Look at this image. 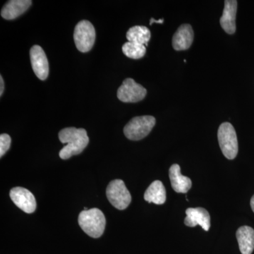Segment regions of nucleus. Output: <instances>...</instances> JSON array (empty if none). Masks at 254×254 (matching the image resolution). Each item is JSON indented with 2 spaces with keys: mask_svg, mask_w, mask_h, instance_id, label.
<instances>
[{
  "mask_svg": "<svg viewBox=\"0 0 254 254\" xmlns=\"http://www.w3.org/2000/svg\"><path fill=\"white\" fill-rule=\"evenodd\" d=\"M10 198L18 208L26 213H33L36 209V200L30 190L23 187L11 189Z\"/></svg>",
  "mask_w": 254,
  "mask_h": 254,
  "instance_id": "8",
  "label": "nucleus"
},
{
  "mask_svg": "<svg viewBox=\"0 0 254 254\" xmlns=\"http://www.w3.org/2000/svg\"><path fill=\"white\" fill-rule=\"evenodd\" d=\"M31 0H11L7 1L1 11V17L13 20L26 12L31 6Z\"/></svg>",
  "mask_w": 254,
  "mask_h": 254,
  "instance_id": "13",
  "label": "nucleus"
},
{
  "mask_svg": "<svg viewBox=\"0 0 254 254\" xmlns=\"http://www.w3.org/2000/svg\"><path fill=\"white\" fill-rule=\"evenodd\" d=\"M123 52L127 58L133 60L141 59L146 53V47L138 43L127 42L123 46Z\"/></svg>",
  "mask_w": 254,
  "mask_h": 254,
  "instance_id": "18",
  "label": "nucleus"
},
{
  "mask_svg": "<svg viewBox=\"0 0 254 254\" xmlns=\"http://www.w3.org/2000/svg\"><path fill=\"white\" fill-rule=\"evenodd\" d=\"M73 39L76 48L81 53H88L95 41V30L90 21L82 20L75 27Z\"/></svg>",
  "mask_w": 254,
  "mask_h": 254,
  "instance_id": "5",
  "label": "nucleus"
},
{
  "mask_svg": "<svg viewBox=\"0 0 254 254\" xmlns=\"http://www.w3.org/2000/svg\"><path fill=\"white\" fill-rule=\"evenodd\" d=\"M106 195L110 203L119 210H125L131 201V193L121 180L110 182L107 187Z\"/></svg>",
  "mask_w": 254,
  "mask_h": 254,
  "instance_id": "6",
  "label": "nucleus"
},
{
  "mask_svg": "<svg viewBox=\"0 0 254 254\" xmlns=\"http://www.w3.org/2000/svg\"><path fill=\"white\" fill-rule=\"evenodd\" d=\"M164 22V19L163 18H161V19L159 20H155L153 18H150V25L151 26L152 24H153V23H163Z\"/></svg>",
  "mask_w": 254,
  "mask_h": 254,
  "instance_id": "21",
  "label": "nucleus"
},
{
  "mask_svg": "<svg viewBox=\"0 0 254 254\" xmlns=\"http://www.w3.org/2000/svg\"><path fill=\"white\" fill-rule=\"evenodd\" d=\"M11 139L9 135L2 133L0 135V157H2L9 149Z\"/></svg>",
  "mask_w": 254,
  "mask_h": 254,
  "instance_id": "19",
  "label": "nucleus"
},
{
  "mask_svg": "<svg viewBox=\"0 0 254 254\" xmlns=\"http://www.w3.org/2000/svg\"><path fill=\"white\" fill-rule=\"evenodd\" d=\"M151 37L150 30L145 26H135L128 29L127 33V38L128 42L138 43L148 46Z\"/></svg>",
  "mask_w": 254,
  "mask_h": 254,
  "instance_id": "17",
  "label": "nucleus"
},
{
  "mask_svg": "<svg viewBox=\"0 0 254 254\" xmlns=\"http://www.w3.org/2000/svg\"><path fill=\"white\" fill-rule=\"evenodd\" d=\"M156 123L154 117L150 115L136 117L130 120L124 128V133L128 139L139 141L149 134Z\"/></svg>",
  "mask_w": 254,
  "mask_h": 254,
  "instance_id": "3",
  "label": "nucleus"
},
{
  "mask_svg": "<svg viewBox=\"0 0 254 254\" xmlns=\"http://www.w3.org/2000/svg\"><path fill=\"white\" fill-rule=\"evenodd\" d=\"M59 138L62 143L66 144L59 153L60 158L63 160L80 154L89 143L86 129L75 127L63 128L59 132Z\"/></svg>",
  "mask_w": 254,
  "mask_h": 254,
  "instance_id": "1",
  "label": "nucleus"
},
{
  "mask_svg": "<svg viewBox=\"0 0 254 254\" xmlns=\"http://www.w3.org/2000/svg\"><path fill=\"white\" fill-rule=\"evenodd\" d=\"M193 31L190 24H182L173 37V47L177 51L186 50L193 41Z\"/></svg>",
  "mask_w": 254,
  "mask_h": 254,
  "instance_id": "12",
  "label": "nucleus"
},
{
  "mask_svg": "<svg viewBox=\"0 0 254 254\" xmlns=\"http://www.w3.org/2000/svg\"><path fill=\"white\" fill-rule=\"evenodd\" d=\"M185 224L187 226L193 227L200 225L205 231L210 227V216L208 212L203 208H190L186 210Z\"/></svg>",
  "mask_w": 254,
  "mask_h": 254,
  "instance_id": "10",
  "label": "nucleus"
},
{
  "mask_svg": "<svg viewBox=\"0 0 254 254\" xmlns=\"http://www.w3.org/2000/svg\"><path fill=\"white\" fill-rule=\"evenodd\" d=\"M169 176L172 187L177 193H186L191 188V180L189 177L182 175L181 169L177 164H174L170 167Z\"/></svg>",
  "mask_w": 254,
  "mask_h": 254,
  "instance_id": "14",
  "label": "nucleus"
},
{
  "mask_svg": "<svg viewBox=\"0 0 254 254\" xmlns=\"http://www.w3.org/2000/svg\"><path fill=\"white\" fill-rule=\"evenodd\" d=\"M146 89L133 78H127L118 91V98L124 103H137L144 99Z\"/></svg>",
  "mask_w": 254,
  "mask_h": 254,
  "instance_id": "7",
  "label": "nucleus"
},
{
  "mask_svg": "<svg viewBox=\"0 0 254 254\" xmlns=\"http://www.w3.org/2000/svg\"><path fill=\"white\" fill-rule=\"evenodd\" d=\"M78 222L85 233L93 238L101 237L106 225L104 214L98 208L81 212L78 215Z\"/></svg>",
  "mask_w": 254,
  "mask_h": 254,
  "instance_id": "2",
  "label": "nucleus"
},
{
  "mask_svg": "<svg viewBox=\"0 0 254 254\" xmlns=\"http://www.w3.org/2000/svg\"><path fill=\"white\" fill-rule=\"evenodd\" d=\"M237 11V1L236 0H226L225 1L222 16L220 23L222 29L228 34H233L236 31V14Z\"/></svg>",
  "mask_w": 254,
  "mask_h": 254,
  "instance_id": "11",
  "label": "nucleus"
},
{
  "mask_svg": "<svg viewBox=\"0 0 254 254\" xmlns=\"http://www.w3.org/2000/svg\"><path fill=\"white\" fill-rule=\"evenodd\" d=\"M239 247L242 254H252L254 250V230L252 227L242 226L237 231Z\"/></svg>",
  "mask_w": 254,
  "mask_h": 254,
  "instance_id": "15",
  "label": "nucleus"
},
{
  "mask_svg": "<svg viewBox=\"0 0 254 254\" xmlns=\"http://www.w3.org/2000/svg\"><path fill=\"white\" fill-rule=\"evenodd\" d=\"M251 207H252V210L254 213V195L252 196V199H251Z\"/></svg>",
  "mask_w": 254,
  "mask_h": 254,
  "instance_id": "22",
  "label": "nucleus"
},
{
  "mask_svg": "<svg viewBox=\"0 0 254 254\" xmlns=\"http://www.w3.org/2000/svg\"><path fill=\"white\" fill-rule=\"evenodd\" d=\"M0 84H1V86H0V96H1L3 94V92H4V80H3L2 76H0Z\"/></svg>",
  "mask_w": 254,
  "mask_h": 254,
  "instance_id": "20",
  "label": "nucleus"
},
{
  "mask_svg": "<svg viewBox=\"0 0 254 254\" xmlns=\"http://www.w3.org/2000/svg\"><path fill=\"white\" fill-rule=\"evenodd\" d=\"M30 58L35 74L39 79L45 81L49 74V64L44 50L39 46L32 47Z\"/></svg>",
  "mask_w": 254,
  "mask_h": 254,
  "instance_id": "9",
  "label": "nucleus"
},
{
  "mask_svg": "<svg viewBox=\"0 0 254 254\" xmlns=\"http://www.w3.org/2000/svg\"><path fill=\"white\" fill-rule=\"evenodd\" d=\"M166 190L162 182L156 180L147 189L144 193V199L148 203L162 205L166 201Z\"/></svg>",
  "mask_w": 254,
  "mask_h": 254,
  "instance_id": "16",
  "label": "nucleus"
},
{
  "mask_svg": "<svg viewBox=\"0 0 254 254\" xmlns=\"http://www.w3.org/2000/svg\"><path fill=\"white\" fill-rule=\"evenodd\" d=\"M219 144L223 155L229 160L236 158L238 153V141L235 128L229 123H224L218 131Z\"/></svg>",
  "mask_w": 254,
  "mask_h": 254,
  "instance_id": "4",
  "label": "nucleus"
}]
</instances>
